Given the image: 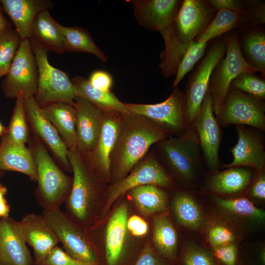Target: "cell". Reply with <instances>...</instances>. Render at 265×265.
Masks as SVG:
<instances>
[{
  "label": "cell",
  "mask_w": 265,
  "mask_h": 265,
  "mask_svg": "<svg viewBox=\"0 0 265 265\" xmlns=\"http://www.w3.org/2000/svg\"><path fill=\"white\" fill-rule=\"evenodd\" d=\"M130 208L129 202L120 200L104 218L84 229L98 265H134L136 262L145 244L134 243L137 238L127 229Z\"/></svg>",
  "instance_id": "1"
},
{
  "label": "cell",
  "mask_w": 265,
  "mask_h": 265,
  "mask_svg": "<svg viewBox=\"0 0 265 265\" xmlns=\"http://www.w3.org/2000/svg\"><path fill=\"white\" fill-rule=\"evenodd\" d=\"M168 135L145 117L124 114L111 157L109 184L126 177L150 147Z\"/></svg>",
  "instance_id": "2"
},
{
  "label": "cell",
  "mask_w": 265,
  "mask_h": 265,
  "mask_svg": "<svg viewBox=\"0 0 265 265\" xmlns=\"http://www.w3.org/2000/svg\"><path fill=\"white\" fill-rule=\"evenodd\" d=\"M68 158L73 173L72 184L64 203L66 213L84 229L97 221L106 184L90 167L78 150L68 149Z\"/></svg>",
  "instance_id": "3"
},
{
  "label": "cell",
  "mask_w": 265,
  "mask_h": 265,
  "mask_svg": "<svg viewBox=\"0 0 265 265\" xmlns=\"http://www.w3.org/2000/svg\"><path fill=\"white\" fill-rule=\"evenodd\" d=\"M156 144L159 159L174 184L177 181L190 188L198 185L207 167L192 125L182 135H168Z\"/></svg>",
  "instance_id": "4"
},
{
  "label": "cell",
  "mask_w": 265,
  "mask_h": 265,
  "mask_svg": "<svg viewBox=\"0 0 265 265\" xmlns=\"http://www.w3.org/2000/svg\"><path fill=\"white\" fill-rule=\"evenodd\" d=\"M145 185H154L165 189H171L175 186L155 151L143 158L126 177L106 188L96 221L104 218L116 202L128 191Z\"/></svg>",
  "instance_id": "5"
},
{
  "label": "cell",
  "mask_w": 265,
  "mask_h": 265,
  "mask_svg": "<svg viewBox=\"0 0 265 265\" xmlns=\"http://www.w3.org/2000/svg\"><path fill=\"white\" fill-rule=\"evenodd\" d=\"M37 170L35 195L44 210L60 208L70 191L72 178L55 164L44 145L35 141L31 150Z\"/></svg>",
  "instance_id": "6"
},
{
  "label": "cell",
  "mask_w": 265,
  "mask_h": 265,
  "mask_svg": "<svg viewBox=\"0 0 265 265\" xmlns=\"http://www.w3.org/2000/svg\"><path fill=\"white\" fill-rule=\"evenodd\" d=\"M29 40L37 67V87L34 96L37 104L41 107L57 102L74 105L76 96L71 80L65 72L50 64L49 51L45 48L32 39Z\"/></svg>",
  "instance_id": "7"
},
{
  "label": "cell",
  "mask_w": 265,
  "mask_h": 265,
  "mask_svg": "<svg viewBox=\"0 0 265 265\" xmlns=\"http://www.w3.org/2000/svg\"><path fill=\"white\" fill-rule=\"evenodd\" d=\"M226 36V53L212 71L208 90L215 116L221 110L232 81L242 73L257 72L243 57L237 30L229 32Z\"/></svg>",
  "instance_id": "8"
},
{
  "label": "cell",
  "mask_w": 265,
  "mask_h": 265,
  "mask_svg": "<svg viewBox=\"0 0 265 265\" xmlns=\"http://www.w3.org/2000/svg\"><path fill=\"white\" fill-rule=\"evenodd\" d=\"M227 47L226 34L216 38L187 80L184 93L186 119L190 126L208 91L211 77L224 56Z\"/></svg>",
  "instance_id": "9"
},
{
  "label": "cell",
  "mask_w": 265,
  "mask_h": 265,
  "mask_svg": "<svg viewBox=\"0 0 265 265\" xmlns=\"http://www.w3.org/2000/svg\"><path fill=\"white\" fill-rule=\"evenodd\" d=\"M128 114L145 117L168 135L179 137L189 126L186 114L184 92L177 87L162 102L155 104H127Z\"/></svg>",
  "instance_id": "10"
},
{
  "label": "cell",
  "mask_w": 265,
  "mask_h": 265,
  "mask_svg": "<svg viewBox=\"0 0 265 265\" xmlns=\"http://www.w3.org/2000/svg\"><path fill=\"white\" fill-rule=\"evenodd\" d=\"M6 77L1 84L6 98L34 97L37 90L38 71L30 40H21L16 55Z\"/></svg>",
  "instance_id": "11"
},
{
  "label": "cell",
  "mask_w": 265,
  "mask_h": 265,
  "mask_svg": "<svg viewBox=\"0 0 265 265\" xmlns=\"http://www.w3.org/2000/svg\"><path fill=\"white\" fill-rule=\"evenodd\" d=\"M215 116L221 127L245 125L265 132V100L230 87L221 110Z\"/></svg>",
  "instance_id": "12"
},
{
  "label": "cell",
  "mask_w": 265,
  "mask_h": 265,
  "mask_svg": "<svg viewBox=\"0 0 265 265\" xmlns=\"http://www.w3.org/2000/svg\"><path fill=\"white\" fill-rule=\"evenodd\" d=\"M42 215L69 255L79 261L97 264L84 228L72 220L60 208L44 210Z\"/></svg>",
  "instance_id": "13"
},
{
  "label": "cell",
  "mask_w": 265,
  "mask_h": 265,
  "mask_svg": "<svg viewBox=\"0 0 265 265\" xmlns=\"http://www.w3.org/2000/svg\"><path fill=\"white\" fill-rule=\"evenodd\" d=\"M102 122L99 137L93 149L82 156L90 167L106 184L111 178V157L124 114L115 110H102Z\"/></svg>",
  "instance_id": "14"
},
{
  "label": "cell",
  "mask_w": 265,
  "mask_h": 265,
  "mask_svg": "<svg viewBox=\"0 0 265 265\" xmlns=\"http://www.w3.org/2000/svg\"><path fill=\"white\" fill-rule=\"evenodd\" d=\"M191 125L197 136L207 170H219L221 163L218 152L222 131L214 115L209 91Z\"/></svg>",
  "instance_id": "15"
},
{
  "label": "cell",
  "mask_w": 265,
  "mask_h": 265,
  "mask_svg": "<svg viewBox=\"0 0 265 265\" xmlns=\"http://www.w3.org/2000/svg\"><path fill=\"white\" fill-rule=\"evenodd\" d=\"M237 144L231 149L233 156L231 162L222 164L221 168L245 166L260 171L265 168V137L264 132L254 127L236 125Z\"/></svg>",
  "instance_id": "16"
},
{
  "label": "cell",
  "mask_w": 265,
  "mask_h": 265,
  "mask_svg": "<svg viewBox=\"0 0 265 265\" xmlns=\"http://www.w3.org/2000/svg\"><path fill=\"white\" fill-rule=\"evenodd\" d=\"M216 11L207 0H183L173 23L179 39L184 43L194 40L208 26Z\"/></svg>",
  "instance_id": "17"
},
{
  "label": "cell",
  "mask_w": 265,
  "mask_h": 265,
  "mask_svg": "<svg viewBox=\"0 0 265 265\" xmlns=\"http://www.w3.org/2000/svg\"><path fill=\"white\" fill-rule=\"evenodd\" d=\"M255 169L245 166H235L224 170L209 171L203 188L220 197L237 196L246 193L257 173Z\"/></svg>",
  "instance_id": "18"
},
{
  "label": "cell",
  "mask_w": 265,
  "mask_h": 265,
  "mask_svg": "<svg viewBox=\"0 0 265 265\" xmlns=\"http://www.w3.org/2000/svg\"><path fill=\"white\" fill-rule=\"evenodd\" d=\"M26 242L33 249L34 265H41L59 242L42 214L28 213L18 221Z\"/></svg>",
  "instance_id": "19"
},
{
  "label": "cell",
  "mask_w": 265,
  "mask_h": 265,
  "mask_svg": "<svg viewBox=\"0 0 265 265\" xmlns=\"http://www.w3.org/2000/svg\"><path fill=\"white\" fill-rule=\"evenodd\" d=\"M183 0H130L138 24L147 30L160 31L173 24Z\"/></svg>",
  "instance_id": "20"
},
{
  "label": "cell",
  "mask_w": 265,
  "mask_h": 265,
  "mask_svg": "<svg viewBox=\"0 0 265 265\" xmlns=\"http://www.w3.org/2000/svg\"><path fill=\"white\" fill-rule=\"evenodd\" d=\"M26 118L37 136L53 153L63 167L72 171L68 154V149L57 131L44 115L34 97L24 99Z\"/></svg>",
  "instance_id": "21"
},
{
  "label": "cell",
  "mask_w": 265,
  "mask_h": 265,
  "mask_svg": "<svg viewBox=\"0 0 265 265\" xmlns=\"http://www.w3.org/2000/svg\"><path fill=\"white\" fill-rule=\"evenodd\" d=\"M76 129L77 150L83 156L94 148L100 134L102 111L89 101L76 97Z\"/></svg>",
  "instance_id": "22"
},
{
  "label": "cell",
  "mask_w": 265,
  "mask_h": 265,
  "mask_svg": "<svg viewBox=\"0 0 265 265\" xmlns=\"http://www.w3.org/2000/svg\"><path fill=\"white\" fill-rule=\"evenodd\" d=\"M18 221L0 218V265H34Z\"/></svg>",
  "instance_id": "23"
},
{
  "label": "cell",
  "mask_w": 265,
  "mask_h": 265,
  "mask_svg": "<svg viewBox=\"0 0 265 265\" xmlns=\"http://www.w3.org/2000/svg\"><path fill=\"white\" fill-rule=\"evenodd\" d=\"M3 11L10 18L21 40L31 37L34 20L41 12L53 6L49 0H0Z\"/></svg>",
  "instance_id": "24"
},
{
  "label": "cell",
  "mask_w": 265,
  "mask_h": 265,
  "mask_svg": "<svg viewBox=\"0 0 265 265\" xmlns=\"http://www.w3.org/2000/svg\"><path fill=\"white\" fill-rule=\"evenodd\" d=\"M0 170L19 172L37 181L36 167L31 150L25 145L12 142L5 133L0 143Z\"/></svg>",
  "instance_id": "25"
},
{
  "label": "cell",
  "mask_w": 265,
  "mask_h": 265,
  "mask_svg": "<svg viewBox=\"0 0 265 265\" xmlns=\"http://www.w3.org/2000/svg\"><path fill=\"white\" fill-rule=\"evenodd\" d=\"M41 107L44 115L55 128L68 149L77 150L76 110L74 105L57 102Z\"/></svg>",
  "instance_id": "26"
},
{
  "label": "cell",
  "mask_w": 265,
  "mask_h": 265,
  "mask_svg": "<svg viewBox=\"0 0 265 265\" xmlns=\"http://www.w3.org/2000/svg\"><path fill=\"white\" fill-rule=\"evenodd\" d=\"M152 241L155 251L161 258L169 262L176 260L178 235L168 212L154 216Z\"/></svg>",
  "instance_id": "27"
},
{
  "label": "cell",
  "mask_w": 265,
  "mask_h": 265,
  "mask_svg": "<svg viewBox=\"0 0 265 265\" xmlns=\"http://www.w3.org/2000/svg\"><path fill=\"white\" fill-rule=\"evenodd\" d=\"M166 189L154 185L134 187L126 194L143 216L168 212V194Z\"/></svg>",
  "instance_id": "28"
},
{
  "label": "cell",
  "mask_w": 265,
  "mask_h": 265,
  "mask_svg": "<svg viewBox=\"0 0 265 265\" xmlns=\"http://www.w3.org/2000/svg\"><path fill=\"white\" fill-rule=\"evenodd\" d=\"M60 25L51 16L49 10H44L34 20L30 39L41 44L49 52L62 54L65 49Z\"/></svg>",
  "instance_id": "29"
},
{
  "label": "cell",
  "mask_w": 265,
  "mask_h": 265,
  "mask_svg": "<svg viewBox=\"0 0 265 265\" xmlns=\"http://www.w3.org/2000/svg\"><path fill=\"white\" fill-rule=\"evenodd\" d=\"M76 97L85 99L102 110H115L128 114L126 103H123L110 91L97 89L92 86L88 80L76 76L72 79Z\"/></svg>",
  "instance_id": "30"
},
{
  "label": "cell",
  "mask_w": 265,
  "mask_h": 265,
  "mask_svg": "<svg viewBox=\"0 0 265 265\" xmlns=\"http://www.w3.org/2000/svg\"><path fill=\"white\" fill-rule=\"evenodd\" d=\"M171 208L178 222L185 228L196 230L202 225L201 209L193 195L187 190H179L175 193Z\"/></svg>",
  "instance_id": "31"
},
{
  "label": "cell",
  "mask_w": 265,
  "mask_h": 265,
  "mask_svg": "<svg viewBox=\"0 0 265 265\" xmlns=\"http://www.w3.org/2000/svg\"><path fill=\"white\" fill-rule=\"evenodd\" d=\"M256 25L249 26L238 41L246 61L257 72L265 73V33Z\"/></svg>",
  "instance_id": "32"
},
{
  "label": "cell",
  "mask_w": 265,
  "mask_h": 265,
  "mask_svg": "<svg viewBox=\"0 0 265 265\" xmlns=\"http://www.w3.org/2000/svg\"><path fill=\"white\" fill-rule=\"evenodd\" d=\"M65 51L87 53L94 55L103 62L107 58L97 46L90 33L80 26H64L60 25Z\"/></svg>",
  "instance_id": "33"
},
{
  "label": "cell",
  "mask_w": 265,
  "mask_h": 265,
  "mask_svg": "<svg viewBox=\"0 0 265 265\" xmlns=\"http://www.w3.org/2000/svg\"><path fill=\"white\" fill-rule=\"evenodd\" d=\"M242 25L243 19L241 16L228 10L220 9L217 11L206 28L194 40L198 42L209 43Z\"/></svg>",
  "instance_id": "34"
},
{
  "label": "cell",
  "mask_w": 265,
  "mask_h": 265,
  "mask_svg": "<svg viewBox=\"0 0 265 265\" xmlns=\"http://www.w3.org/2000/svg\"><path fill=\"white\" fill-rule=\"evenodd\" d=\"M212 198L221 209L237 218L258 222L265 220V212L246 198H228L216 195Z\"/></svg>",
  "instance_id": "35"
},
{
  "label": "cell",
  "mask_w": 265,
  "mask_h": 265,
  "mask_svg": "<svg viewBox=\"0 0 265 265\" xmlns=\"http://www.w3.org/2000/svg\"><path fill=\"white\" fill-rule=\"evenodd\" d=\"M13 113L5 135L12 142L25 145L28 139L26 116L24 99L19 96L16 99Z\"/></svg>",
  "instance_id": "36"
},
{
  "label": "cell",
  "mask_w": 265,
  "mask_h": 265,
  "mask_svg": "<svg viewBox=\"0 0 265 265\" xmlns=\"http://www.w3.org/2000/svg\"><path fill=\"white\" fill-rule=\"evenodd\" d=\"M21 39L10 27L0 34V73L6 75L19 47Z\"/></svg>",
  "instance_id": "37"
},
{
  "label": "cell",
  "mask_w": 265,
  "mask_h": 265,
  "mask_svg": "<svg viewBox=\"0 0 265 265\" xmlns=\"http://www.w3.org/2000/svg\"><path fill=\"white\" fill-rule=\"evenodd\" d=\"M209 43L198 42L192 40L189 42L186 53L179 66L172 86L176 88L184 77L192 70L195 65L205 54Z\"/></svg>",
  "instance_id": "38"
},
{
  "label": "cell",
  "mask_w": 265,
  "mask_h": 265,
  "mask_svg": "<svg viewBox=\"0 0 265 265\" xmlns=\"http://www.w3.org/2000/svg\"><path fill=\"white\" fill-rule=\"evenodd\" d=\"M230 87L251 96L265 99V81L254 73L240 74L232 81Z\"/></svg>",
  "instance_id": "39"
},
{
  "label": "cell",
  "mask_w": 265,
  "mask_h": 265,
  "mask_svg": "<svg viewBox=\"0 0 265 265\" xmlns=\"http://www.w3.org/2000/svg\"><path fill=\"white\" fill-rule=\"evenodd\" d=\"M183 265H215L213 257L206 250L194 243L188 244L183 256Z\"/></svg>",
  "instance_id": "40"
},
{
  "label": "cell",
  "mask_w": 265,
  "mask_h": 265,
  "mask_svg": "<svg viewBox=\"0 0 265 265\" xmlns=\"http://www.w3.org/2000/svg\"><path fill=\"white\" fill-rule=\"evenodd\" d=\"M208 240L212 247L235 242V235L228 227L223 224L212 225L207 234Z\"/></svg>",
  "instance_id": "41"
},
{
  "label": "cell",
  "mask_w": 265,
  "mask_h": 265,
  "mask_svg": "<svg viewBox=\"0 0 265 265\" xmlns=\"http://www.w3.org/2000/svg\"><path fill=\"white\" fill-rule=\"evenodd\" d=\"M245 11L243 16V25L247 26L263 24L265 22V6L263 1H244Z\"/></svg>",
  "instance_id": "42"
},
{
  "label": "cell",
  "mask_w": 265,
  "mask_h": 265,
  "mask_svg": "<svg viewBox=\"0 0 265 265\" xmlns=\"http://www.w3.org/2000/svg\"><path fill=\"white\" fill-rule=\"evenodd\" d=\"M41 265H98V264L77 260L69 255L63 248L56 245L51 250Z\"/></svg>",
  "instance_id": "43"
},
{
  "label": "cell",
  "mask_w": 265,
  "mask_h": 265,
  "mask_svg": "<svg viewBox=\"0 0 265 265\" xmlns=\"http://www.w3.org/2000/svg\"><path fill=\"white\" fill-rule=\"evenodd\" d=\"M214 258L222 265H236L238 247L235 242L212 247Z\"/></svg>",
  "instance_id": "44"
},
{
  "label": "cell",
  "mask_w": 265,
  "mask_h": 265,
  "mask_svg": "<svg viewBox=\"0 0 265 265\" xmlns=\"http://www.w3.org/2000/svg\"><path fill=\"white\" fill-rule=\"evenodd\" d=\"M169 263L161 258L155 251L152 243L148 241L134 265H170Z\"/></svg>",
  "instance_id": "45"
},
{
  "label": "cell",
  "mask_w": 265,
  "mask_h": 265,
  "mask_svg": "<svg viewBox=\"0 0 265 265\" xmlns=\"http://www.w3.org/2000/svg\"><path fill=\"white\" fill-rule=\"evenodd\" d=\"M127 228L130 234L137 239L144 238L149 232L148 222L136 214L130 215L127 222Z\"/></svg>",
  "instance_id": "46"
},
{
  "label": "cell",
  "mask_w": 265,
  "mask_h": 265,
  "mask_svg": "<svg viewBox=\"0 0 265 265\" xmlns=\"http://www.w3.org/2000/svg\"><path fill=\"white\" fill-rule=\"evenodd\" d=\"M209 4L216 11L226 9L237 13L243 17L245 11L244 0H207Z\"/></svg>",
  "instance_id": "47"
},
{
  "label": "cell",
  "mask_w": 265,
  "mask_h": 265,
  "mask_svg": "<svg viewBox=\"0 0 265 265\" xmlns=\"http://www.w3.org/2000/svg\"><path fill=\"white\" fill-rule=\"evenodd\" d=\"M246 194L254 199L265 200V168L257 171L255 179Z\"/></svg>",
  "instance_id": "48"
},
{
  "label": "cell",
  "mask_w": 265,
  "mask_h": 265,
  "mask_svg": "<svg viewBox=\"0 0 265 265\" xmlns=\"http://www.w3.org/2000/svg\"><path fill=\"white\" fill-rule=\"evenodd\" d=\"M88 81L94 88L104 91H110L113 84L111 76L103 70H97L92 72Z\"/></svg>",
  "instance_id": "49"
},
{
  "label": "cell",
  "mask_w": 265,
  "mask_h": 265,
  "mask_svg": "<svg viewBox=\"0 0 265 265\" xmlns=\"http://www.w3.org/2000/svg\"><path fill=\"white\" fill-rule=\"evenodd\" d=\"M7 191V188L0 183V218L8 217L9 215L10 206L5 198Z\"/></svg>",
  "instance_id": "50"
},
{
  "label": "cell",
  "mask_w": 265,
  "mask_h": 265,
  "mask_svg": "<svg viewBox=\"0 0 265 265\" xmlns=\"http://www.w3.org/2000/svg\"><path fill=\"white\" fill-rule=\"evenodd\" d=\"M11 27L9 23L5 18L3 14V9L0 2V34Z\"/></svg>",
  "instance_id": "51"
},
{
  "label": "cell",
  "mask_w": 265,
  "mask_h": 265,
  "mask_svg": "<svg viewBox=\"0 0 265 265\" xmlns=\"http://www.w3.org/2000/svg\"><path fill=\"white\" fill-rule=\"evenodd\" d=\"M6 132V129L3 126L0 121V136L2 137Z\"/></svg>",
  "instance_id": "52"
},
{
  "label": "cell",
  "mask_w": 265,
  "mask_h": 265,
  "mask_svg": "<svg viewBox=\"0 0 265 265\" xmlns=\"http://www.w3.org/2000/svg\"><path fill=\"white\" fill-rule=\"evenodd\" d=\"M260 258L263 263L265 264V250H262Z\"/></svg>",
  "instance_id": "53"
},
{
  "label": "cell",
  "mask_w": 265,
  "mask_h": 265,
  "mask_svg": "<svg viewBox=\"0 0 265 265\" xmlns=\"http://www.w3.org/2000/svg\"><path fill=\"white\" fill-rule=\"evenodd\" d=\"M3 171L0 170V177L2 175Z\"/></svg>",
  "instance_id": "54"
},
{
  "label": "cell",
  "mask_w": 265,
  "mask_h": 265,
  "mask_svg": "<svg viewBox=\"0 0 265 265\" xmlns=\"http://www.w3.org/2000/svg\"><path fill=\"white\" fill-rule=\"evenodd\" d=\"M2 76H4V75L0 73V77Z\"/></svg>",
  "instance_id": "55"
}]
</instances>
